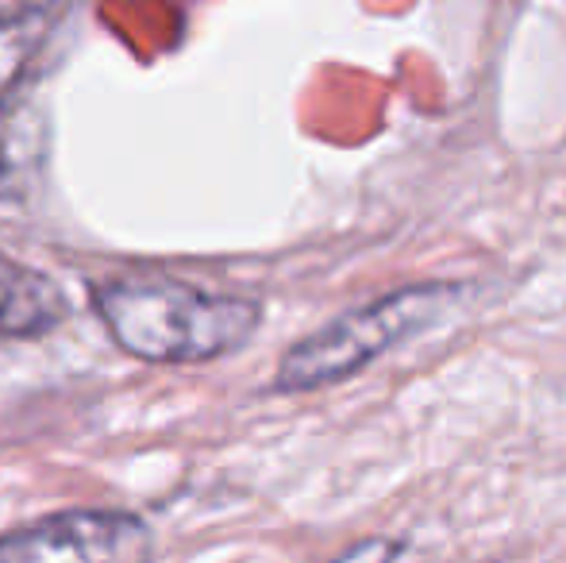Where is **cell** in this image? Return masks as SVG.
I'll return each mask as SVG.
<instances>
[{
  "label": "cell",
  "mask_w": 566,
  "mask_h": 563,
  "mask_svg": "<svg viewBox=\"0 0 566 563\" xmlns=\"http://www.w3.org/2000/svg\"><path fill=\"white\" fill-rule=\"evenodd\" d=\"M90 301L119 352L155 367L224 359L262 324L259 301L158 274L93 282Z\"/></svg>",
  "instance_id": "obj_1"
},
{
  "label": "cell",
  "mask_w": 566,
  "mask_h": 563,
  "mask_svg": "<svg viewBox=\"0 0 566 563\" xmlns=\"http://www.w3.org/2000/svg\"><path fill=\"white\" fill-rule=\"evenodd\" d=\"M462 298L459 282H424L405 285L386 298L339 313L324 329L301 336L277 359L274 390L277 394H313L336 386L370 367L378 355L432 329L448 316Z\"/></svg>",
  "instance_id": "obj_2"
},
{
  "label": "cell",
  "mask_w": 566,
  "mask_h": 563,
  "mask_svg": "<svg viewBox=\"0 0 566 563\" xmlns=\"http://www.w3.org/2000/svg\"><path fill=\"white\" fill-rule=\"evenodd\" d=\"M150 544L132 510H59L0 536V563H147Z\"/></svg>",
  "instance_id": "obj_3"
},
{
  "label": "cell",
  "mask_w": 566,
  "mask_h": 563,
  "mask_svg": "<svg viewBox=\"0 0 566 563\" xmlns=\"http://www.w3.org/2000/svg\"><path fill=\"white\" fill-rule=\"evenodd\" d=\"M59 23V8L43 4H12L0 12V170L8 163V139H12V113L23 97L35 62L43 59L46 43Z\"/></svg>",
  "instance_id": "obj_4"
},
{
  "label": "cell",
  "mask_w": 566,
  "mask_h": 563,
  "mask_svg": "<svg viewBox=\"0 0 566 563\" xmlns=\"http://www.w3.org/2000/svg\"><path fill=\"white\" fill-rule=\"evenodd\" d=\"M70 316V298L51 274L0 251V336L39 340Z\"/></svg>",
  "instance_id": "obj_5"
},
{
  "label": "cell",
  "mask_w": 566,
  "mask_h": 563,
  "mask_svg": "<svg viewBox=\"0 0 566 563\" xmlns=\"http://www.w3.org/2000/svg\"><path fill=\"white\" fill-rule=\"evenodd\" d=\"M397 560H401V544L386 541V536H370V541L350 544L347 552H339L328 563H397Z\"/></svg>",
  "instance_id": "obj_6"
}]
</instances>
